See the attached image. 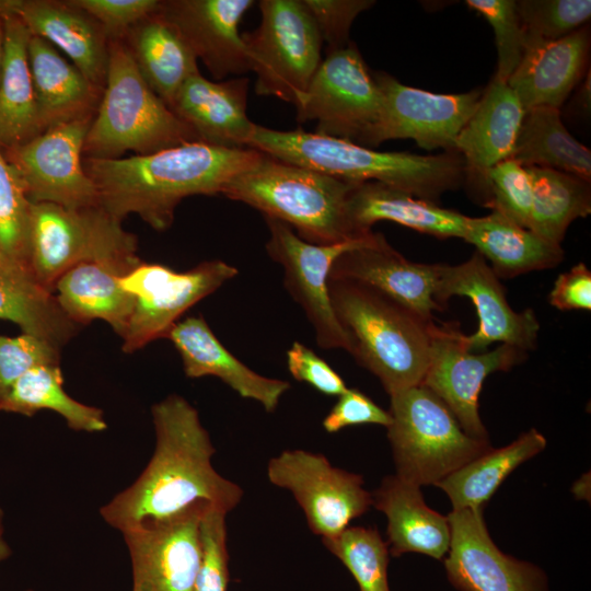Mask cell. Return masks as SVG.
Returning <instances> with one entry per match:
<instances>
[{"label": "cell", "instance_id": "obj_11", "mask_svg": "<svg viewBox=\"0 0 591 591\" xmlns=\"http://www.w3.org/2000/svg\"><path fill=\"white\" fill-rule=\"evenodd\" d=\"M381 93L358 47L327 54L297 107L300 123L315 120L316 134L362 146L379 119Z\"/></svg>", "mask_w": 591, "mask_h": 591}, {"label": "cell", "instance_id": "obj_12", "mask_svg": "<svg viewBox=\"0 0 591 591\" xmlns=\"http://www.w3.org/2000/svg\"><path fill=\"white\" fill-rule=\"evenodd\" d=\"M267 476L292 493L311 531L322 540L338 535L372 507L363 478L334 467L323 454L283 451L269 460Z\"/></svg>", "mask_w": 591, "mask_h": 591}, {"label": "cell", "instance_id": "obj_53", "mask_svg": "<svg viewBox=\"0 0 591 591\" xmlns=\"http://www.w3.org/2000/svg\"><path fill=\"white\" fill-rule=\"evenodd\" d=\"M4 55V23L2 16H0V77L3 63Z\"/></svg>", "mask_w": 591, "mask_h": 591}, {"label": "cell", "instance_id": "obj_25", "mask_svg": "<svg viewBox=\"0 0 591 591\" xmlns=\"http://www.w3.org/2000/svg\"><path fill=\"white\" fill-rule=\"evenodd\" d=\"M178 351L186 376L219 378L241 397L254 399L268 413L274 412L289 382L267 378L250 369L216 337L201 316L177 322L166 337Z\"/></svg>", "mask_w": 591, "mask_h": 591}, {"label": "cell", "instance_id": "obj_1", "mask_svg": "<svg viewBox=\"0 0 591 591\" xmlns=\"http://www.w3.org/2000/svg\"><path fill=\"white\" fill-rule=\"evenodd\" d=\"M151 413L153 455L140 476L101 508L105 522L125 533L197 509H234L243 490L213 468L216 449L197 409L171 394Z\"/></svg>", "mask_w": 591, "mask_h": 591}, {"label": "cell", "instance_id": "obj_24", "mask_svg": "<svg viewBox=\"0 0 591 591\" xmlns=\"http://www.w3.org/2000/svg\"><path fill=\"white\" fill-rule=\"evenodd\" d=\"M590 45L588 25L556 40L526 44L519 66L507 81L524 111L560 109L587 74Z\"/></svg>", "mask_w": 591, "mask_h": 591}, {"label": "cell", "instance_id": "obj_8", "mask_svg": "<svg viewBox=\"0 0 591 591\" xmlns=\"http://www.w3.org/2000/svg\"><path fill=\"white\" fill-rule=\"evenodd\" d=\"M137 237L101 206L67 209L31 202L28 267L50 292L57 280L82 263H125L139 259Z\"/></svg>", "mask_w": 591, "mask_h": 591}, {"label": "cell", "instance_id": "obj_19", "mask_svg": "<svg viewBox=\"0 0 591 591\" xmlns=\"http://www.w3.org/2000/svg\"><path fill=\"white\" fill-rule=\"evenodd\" d=\"M208 509L123 533L132 591H193L201 555L199 522Z\"/></svg>", "mask_w": 591, "mask_h": 591}, {"label": "cell", "instance_id": "obj_7", "mask_svg": "<svg viewBox=\"0 0 591 591\" xmlns=\"http://www.w3.org/2000/svg\"><path fill=\"white\" fill-rule=\"evenodd\" d=\"M387 429L396 475L418 486L436 485L491 449L468 436L449 407L419 384L390 395Z\"/></svg>", "mask_w": 591, "mask_h": 591}, {"label": "cell", "instance_id": "obj_48", "mask_svg": "<svg viewBox=\"0 0 591 591\" xmlns=\"http://www.w3.org/2000/svg\"><path fill=\"white\" fill-rule=\"evenodd\" d=\"M290 374L325 395L339 396L348 389L341 376L320 356L300 341L287 351Z\"/></svg>", "mask_w": 591, "mask_h": 591}, {"label": "cell", "instance_id": "obj_16", "mask_svg": "<svg viewBox=\"0 0 591 591\" xmlns=\"http://www.w3.org/2000/svg\"><path fill=\"white\" fill-rule=\"evenodd\" d=\"M93 118L56 126L27 142L5 149L30 202H50L67 209L100 206L83 169V143Z\"/></svg>", "mask_w": 591, "mask_h": 591}, {"label": "cell", "instance_id": "obj_18", "mask_svg": "<svg viewBox=\"0 0 591 591\" xmlns=\"http://www.w3.org/2000/svg\"><path fill=\"white\" fill-rule=\"evenodd\" d=\"M453 296L467 297L476 309L477 331L464 335L470 351L483 352L495 343L524 351L535 348L540 323L534 311L510 306L499 278L479 253L455 266L440 264L436 300L443 306Z\"/></svg>", "mask_w": 591, "mask_h": 591}, {"label": "cell", "instance_id": "obj_2", "mask_svg": "<svg viewBox=\"0 0 591 591\" xmlns=\"http://www.w3.org/2000/svg\"><path fill=\"white\" fill-rule=\"evenodd\" d=\"M260 157L262 152L252 148L194 141L146 155L83 158V169L108 215L121 222L136 213L152 229L164 231L172 225L184 198L221 194L230 179Z\"/></svg>", "mask_w": 591, "mask_h": 591}, {"label": "cell", "instance_id": "obj_54", "mask_svg": "<svg viewBox=\"0 0 591 591\" xmlns=\"http://www.w3.org/2000/svg\"><path fill=\"white\" fill-rule=\"evenodd\" d=\"M25 591H34V590L28 589V590H25Z\"/></svg>", "mask_w": 591, "mask_h": 591}, {"label": "cell", "instance_id": "obj_13", "mask_svg": "<svg viewBox=\"0 0 591 591\" xmlns=\"http://www.w3.org/2000/svg\"><path fill=\"white\" fill-rule=\"evenodd\" d=\"M373 77L382 104L363 147L372 149L391 139H413L427 151H455L456 137L475 111L483 90L441 94L405 85L386 72H375Z\"/></svg>", "mask_w": 591, "mask_h": 591}, {"label": "cell", "instance_id": "obj_51", "mask_svg": "<svg viewBox=\"0 0 591 591\" xmlns=\"http://www.w3.org/2000/svg\"><path fill=\"white\" fill-rule=\"evenodd\" d=\"M573 103H575L576 112H581L583 115L587 114V111L589 112L590 109V71H588V76L582 82V85L580 86L579 92L577 93Z\"/></svg>", "mask_w": 591, "mask_h": 591}, {"label": "cell", "instance_id": "obj_26", "mask_svg": "<svg viewBox=\"0 0 591 591\" xmlns=\"http://www.w3.org/2000/svg\"><path fill=\"white\" fill-rule=\"evenodd\" d=\"M248 79L213 82L200 72L188 78L170 108L202 142L225 147H247L255 124L246 114Z\"/></svg>", "mask_w": 591, "mask_h": 591}, {"label": "cell", "instance_id": "obj_30", "mask_svg": "<svg viewBox=\"0 0 591 591\" xmlns=\"http://www.w3.org/2000/svg\"><path fill=\"white\" fill-rule=\"evenodd\" d=\"M140 262H91L72 267L55 285L59 305L76 324L103 320L123 338L135 309V297L120 286L119 278Z\"/></svg>", "mask_w": 591, "mask_h": 591}, {"label": "cell", "instance_id": "obj_35", "mask_svg": "<svg viewBox=\"0 0 591 591\" xmlns=\"http://www.w3.org/2000/svg\"><path fill=\"white\" fill-rule=\"evenodd\" d=\"M510 159L525 167L552 169L591 182V151L569 134L558 108L524 112Z\"/></svg>", "mask_w": 591, "mask_h": 591}, {"label": "cell", "instance_id": "obj_10", "mask_svg": "<svg viewBox=\"0 0 591 591\" xmlns=\"http://www.w3.org/2000/svg\"><path fill=\"white\" fill-rule=\"evenodd\" d=\"M237 274L236 267L220 259L205 260L185 271L140 262L119 278L120 286L135 297L123 350L134 352L165 338L184 312Z\"/></svg>", "mask_w": 591, "mask_h": 591}, {"label": "cell", "instance_id": "obj_32", "mask_svg": "<svg viewBox=\"0 0 591 591\" xmlns=\"http://www.w3.org/2000/svg\"><path fill=\"white\" fill-rule=\"evenodd\" d=\"M463 240L491 263L498 278L554 268L564 259L561 245L544 240L495 210L485 217H468Z\"/></svg>", "mask_w": 591, "mask_h": 591}, {"label": "cell", "instance_id": "obj_52", "mask_svg": "<svg viewBox=\"0 0 591 591\" xmlns=\"http://www.w3.org/2000/svg\"><path fill=\"white\" fill-rule=\"evenodd\" d=\"M3 511L0 508V563L11 555V548L4 540Z\"/></svg>", "mask_w": 591, "mask_h": 591}, {"label": "cell", "instance_id": "obj_22", "mask_svg": "<svg viewBox=\"0 0 591 591\" xmlns=\"http://www.w3.org/2000/svg\"><path fill=\"white\" fill-rule=\"evenodd\" d=\"M524 112L507 82L494 77L456 137L454 148L464 161V184L470 185L485 207L487 174L495 165L511 158Z\"/></svg>", "mask_w": 591, "mask_h": 591}, {"label": "cell", "instance_id": "obj_37", "mask_svg": "<svg viewBox=\"0 0 591 591\" xmlns=\"http://www.w3.org/2000/svg\"><path fill=\"white\" fill-rule=\"evenodd\" d=\"M59 364L37 366L24 373L0 401V410L32 417L39 410L59 414L77 431L107 428L103 410L72 398L62 387Z\"/></svg>", "mask_w": 591, "mask_h": 591}, {"label": "cell", "instance_id": "obj_42", "mask_svg": "<svg viewBox=\"0 0 591 591\" xmlns=\"http://www.w3.org/2000/svg\"><path fill=\"white\" fill-rule=\"evenodd\" d=\"M466 5L479 13L493 27L497 47L495 78L507 82L525 50V36L514 0H467Z\"/></svg>", "mask_w": 591, "mask_h": 591}, {"label": "cell", "instance_id": "obj_17", "mask_svg": "<svg viewBox=\"0 0 591 591\" xmlns=\"http://www.w3.org/2000/svg\"><path fill=\"white\" fill-rule=\"evenodd\" d=\"M450 548L444 559L448 580L459 591H548L547 577L536 565L497 547L483 509H453L448 515Z\"/></svg>", "mask_w": 591, "mask_h": 591}, {"label": "cell", "instance_id": "obj_50", "mask_svg": "<svg viewBox=\"0 0 591 591\" xmlns=\"http://www.w3.org/2000/svg\"><path fill=\"white\" fill-rule=\"evenodd\" d=\"M549 304L560 311L591 310V271L583 263L558 275L548 296Z\"/></svg>", "mask_w": 591, "mask_h": 591}, {"label": "cell", "instance_id": "obj_29", "mask_svg": "<svg viewBox=\"0 0 591 591\" xmlns=\"http://www.w3.org/2000/svg\"><path fill=\"white\" fill-rule=\"evenodd\" d=\"M371 495L372 506L386 515V543L392 556L418 553L442 559L448 554L451 543L448 517L426 505L420 486L395 474L383 478Z\"/></svg>", "mask_w": 591, "mask_h": 591}, {"label": "cell", "instance_id": "obj_14", "mask_svg": "<svg viewBox=\"0 0 591 591\" xmlns=\"http://www.w3.org/2000/svg\"><path fill=\"white\" fill-rule=\"evenodd\" d=\"M264 218L269 230L266 252L282 266L285 287L302 308L318 346L324 349L339 348L350 354V338L338 322L331 302L328 278L335 260L343 253L369 242L373 231L343 243L317 245L300 239L287 223Z\"/></svg>", "mask_w": 591, "mask_h": 591}, {"label": "cell", "instance_id": "obj_28", "mask_svg": "<svg viewBox=\"0 0 591 591\" xmlns=\"http://www.w3.org/2000/svg\"><path fill=\"white\" fill-rule=\"evenodd\" d=\"M348 219L358 235L371 232L378 221L389 220L439 239L464 237L468 217L436 202L380 183H359L347 202Z\"/></svg>", "mask_w": 591, "mask_h": 591}, {"label": "cell", "instance_id": "obj_15", "mask_svg": "<svg viewBox=\"0 0 591 591\" xmlns=\"http://www.w3.org/2000/svg\"><path fill=\"white\" fill-rule=\"evenodd\" d=\"M525 356L526 351L506 344L490 351L472 352L457 323H434L421 385L449 407L468 436L489 440L478 412L484 381L496 371H509Z\"/></svg>", "mask_w": 591, "mask_h": 591}, {"label": "cell", "instance_id": "obj_5", "mask_svg": "<svg viewBox=\"0 0 591 591\" xmlns=\"http://www.w3.org/2000/svg\"><path fill=\"white\" fill-rule=\"evenodd\" d=\"M357 184L262 152L253 166L224 185L221 195L287 223L305 242L332 245L363 236L355 233L347 213Z\"/></svg>", "mask_w": 591, "mask_h": 591}, {"label": "cell", "instance_id": "obj_9", "mask_svg": "<svg viewBox=\"0 0 591 591\" xmlns=\"http://www.w3.org/2000/svg\"><path fill=\"white\" fill-rule=\"evenodd\" d=\"M262 20L242 39L257 95L299 103L318 68L323 40L302 0H262Z\"/></svg>", "mask_w": 591, "mask_h": 591}, {"label": "cell", "instance_id": "obj_3", "mask_svg": "<svg viewBox=\"0 0 591 591\" xmlns=\"http://www.w3.org/2000/svg\"><path fill=\"white\" fill-rule=\"evenodd\" d=\"M247 147L347 182H380L436 204L465 182L464 161L456 151L429 155L379 152L316 132L280 131L256 124Z\"/></svg>", "mask_w": 591, "mask_h": 591}, {"label": "cell", "instance_id": "obj_36", "mask_svg": "<svg viewBox=\"0 0 591 591\" xmlns=\"http://www.w3.org/2000/svg\"><path fill=\"white\" fill-rule=\"evenodd\" d=\"M545 447V437L531 428L508 445L489 449L434 486L448 495L453 509H483L502 482Z\"/></svg>", "mask_w": 591, "mask_h": 591}, {"label": "cell", "instance_id": "obj_23", "mask_svg": "<svg viewBox=\"0 0 591 591\" xmlns=\"http://www.w3.org/2000/svg\"><path fill=\"white\" fill-rule=\"evenodd\" d=\"M14 15L32 36L59 48L96 86L104 89L108 38L103 27L70 0H0V16Z\"/></svg>", "mask_w": 591, "mask_h": 591}, {"label": "cell", "instance_id": "obj_47", "mask_svg": "<svg viewBox=\"0 0 591 591\" xmlns=\"http://www.w3.org/2000/svg\"><path fill=\"white\" fill-rule=\"evenodd\" d=\"M91 15L108 40L121 39L129 28L160 9L159 0H70Z\"/></svg>", "mask_w": 591, "mask_h": 591}, {"label": "cell", "instance_id": "obj_31", "mask_svg": "<svg viewBox=\"0 0 591 591\" xmlns=\"http://www.w3.org/2000/svg\"><path fill=\"white\" fill-rule=\"evenodd\" d=\"M121 40L143 80L169 107L184 82L199 73L195 54L159 10L129 28Z\"/></svg>", "mask_w": 591, "mask_h": 591}, {"label": "cell", "instance_id": "obj_40", "mask_svg": "<svg viewBox=\"0 0 591 591\" xmlns=\"http://www.w3.org/2000/svg\"><path fill=\"white\" fill-rule=\"evenodd\" d=\"M515 8L525 45L559 39L587 25L591 18L590 0H518Z\"/></svg>", "mask_w": 591, "mask_h": 591}, {"label": "cell", "instance_id": "obj_6", "mask_svg": "<svg viewBox=\"0 0 591 591\" xmlns=\"http://www.w3.org/2000/svg\"><path fill=\"white\" fill-rule=\"evenodd\" d=\"M194 141L200 140L147 84L124 42L109 39L106 81L83 158L146 155Z\"/></svg>", "mask_w": 591, "mask_h": 591}, {"label": "cell", "instance_id": "obj_39", "mask_svg": "<svg viewBox=\"0 0 591 591\" xmlns=\"http://www.w3.org/2000/svg\"><path fill=\"white\" fill-rule=\"evenodd\" d=\"M322 542L350 571L360 591H390L389 545L376 529L348 526Z\"/></svg>", "mask_w": 591, "mask_h": 591}, {"label": "cell", "instance_id": "obj_27", "mask_svg": "<svg viewBox=\"0 0 591 591\" xmlns=\"http://www.w3.org/2000/svg\"><path fill=\"white\" fill-rule=\"evenodd\" d=\"M28 62L38 135L62 124L95 116L103 89L93 84L56 47L31 35Z\"/></svg>", "mask_w": 591, "mask_h": 591}, {"label": "cell", "instance_id": "obj_33", "mask_svg": "<svg viewBox=\"0 0 591 591\" xmlns=\"http://www.w3.org/2000/svg\"><path fill=\"white\" fill-rule=\"evenodd\" d=\"M0 318L60 349L79 325L59 305L57 298L35 278L30 267L0 253Z\"/></svg>", "mask_w": 591, "mask_h": 591}, {"label": "cell", "instance_id": "obj_46", "mask_svg": "<svg viewBox=\"0 0 591 591\" xmlns=\"http://www.w3.org/2000/svg\"><path fill=\"white\" fill-rule=\"evenodd\" d=\"M311 13L327 54L346 47L354 20L375 4L373 0H302Z\"/></svg>", "mask_w": 591, "mask_h": 591}, {"label": "cell", "instance_id": "obj_41", "mask_svg": "<svg viewBox=\"0 0 591 591\" xmlns=\"http://www.w3.org/2000/svg\"><path fill=\"white\" fill-rule=\"evenodd\" d=\"M31 202L0 147V253L28 266Z\"/></svg>", "mask_w": 591, "mask_h": 591}, {"label": "cell", "instance_id": "obj_45", "mask_svg": "<svg viewBox=\"0 0 591 591\" xmlns=\"http://www.w3.org/2000/svg\"><path fill=\"white\" fill-rule=\"evenodd\" d=\"M59 350L48 341L28 335H0V401L11 386L37 366L59 364Z\"/></svg>", "mask_w": 591, "mask_h": 591}, {"label": "cell", "instance_id": "obj_34", "mask_svg": "<svg viewBox=\"0 0 591 591\" xmlns=\"http://www.w3.org/2000/svg\"><path fill=\"white\" fill-rule=\"evenodd\" d=\"M4 55L0 77V147L13 148L38 136L28 62L31 34L14 15L2 16Z\"/></svg>", "mask_w": 591, "mask_h": 591}, {"label": "cell", "instance_id": "obj_49", "mask_svg": "<svg viewBox=\"0 0 591 591\" xmlns=\"http://www.w3.org/2000/svg\"><path fill=\"white\" fill-rule=\"evenodd\" d=\"M392 421L389 412L376 405L357 389H347L323 419V428L337 432L346 427L373 424L389 427Z\"/></svg>", "mask_w": 591, "mask_h": 591}, {"label": "cell", "instance_id": "obj_38", "mask_svg": "<svg viewBox=\"0 0 591 591\" xmlns=\"http://www.w3.org/2000/svg\"><path fill=\"white\" fill-rule=\"evenodd\" d=\"M526 170L533 189L528 229L560 245L572 221L591 213L590 182L552 169L530 166Z\"/></svg>", "mask_w": 591, "mask_h": 591}, {"label": "cell", "instance_id": "obj_20", "mask_svg": "<svg viewBox=\"0 0 591 591\" xmlns=\"http://www.w3.org/2000/svg\"><path fill=\"white\" fill-rule=\"evenodd\" d=\"M440 264H419L395 251L383 234L373 232L366 244L343 253L329 278L370 286L427 321L442 310L436 294Z\"/></svg>", "mask_w": 591, "mask_h": 591}, {"label": "cell", "instance_id": "obj_44", "mask_svg": "<svg viewBox=\"0 0 591 591\" xmlns=\"http://www.w3.org/2000/svg\"><path fill=\"white\" fill-rule=\"evenodd\" d=\"M227 512L210 508L199 522L201 555L193 591H228Z\"/></svg>", "mask_w": 591, "mask_h": 591}, {"label": "cell", "instance_id": "obj_4", "mask_svg": "<svg viewBox=\"0 0 591 591\" xmlns=\"http://www.w3.org/2000/svg\"><path fill=\"white\" fill-rule=\"evenodd\" d=\"M328 292L335 315L350 338V355L390 395L421 384L434 320H424L357 281L328 278Z\"/></svg>", "mask_w": 591, "mask_h": 591}, {"label": "cell", "instance_id": "obj_21", "mask_svg": "<svg viewBox=\"0 0 591 591\" xmlns=\"http://www.w3.org/2000/svg\"><path fill=\"white\" fill-rule=\"evenodd\" d=\"M252 0H167L159 12L218 80L250 71L239 23Z\"/></svg>", "mask_w": 591, "mask_h": 591}, {"label": "cell", "instance_id": "obj_43", "mask_svg": "<svg viewBox=\"0 0 591 591\" xmlns=\"http://www.w3.org/2000/svg\"><path fill=\"white\" fill-rule=\"evenodd\" d=\"M532 200V182L525 166L507 159L489 170L486 207L528 229Z\"/></svg>", "mask_w": 591, "mask_h": 591}]
</instances>
